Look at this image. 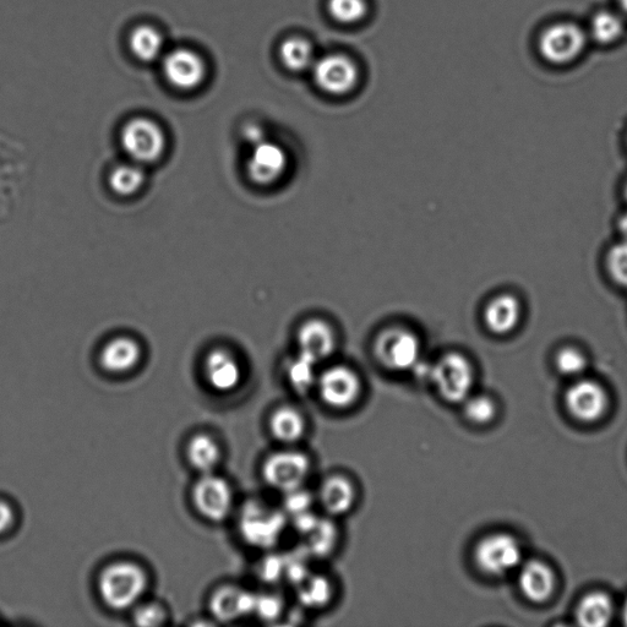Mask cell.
Segmentation results:
<instances>
[{
	"label": "cell",
	"mask_w": 627,
	"mask_h": 627,
	"mask_svg": "<svg viewBox=\"0 0 627 627\" xmlns=\"http://www.w3.org/2000/svg\"><path fill=\"white\" fill-rule=\"evenodd\" d=\"M307 538V547L310 553L326 555L334 549L337 541V531L330 521L318 520L312 530L304 534Z\"/></svg>",
	"instance_id": "f546056e"
},
{
	"label": "cell",
	"mask_w": 627,
	"mask_h": 627,
	"mask_svg": "<svg viewBox=\"0 0 627 627\" xmlns=\"http://www.w3.org/2000/svg\"><path fill=\"white\" fill-rule=\"evenodd\" d=\"M205 375L212 389L230 392L237 389L242 380V369L233 354L217 348L207 354Z\"/></svg>",
	"instance_id": "e0dca14e"
},
{
	"label": "cell",
	"mask_w": 627,
	"mask_h": 627,
	"mask_svg": "<svg viewBox=\"0 0 627 627\" xmlns=\"http://www.w3.org/2000/svg\"><path fill=\"white\" fill-rule=\"evenodd\" d=\"M623 21L615 14L609 12L598 13L591 24V32L594 40L603 45L612 43L623 34Z\"/></svg>",
	"instance_id": "1f68e13d"
},
{
	"label": "cell",
	"mask_w": 627,
	"mask_h": 627,
	"mask_svg": "<svg viewBox=\"0 0 627 627\" xmlns=\"http://www.w3.org/2000/svg\"><path fill=\"white\" fill-rule=\"evenodd\" d=\"M297 586L299 602L304 607L321 609L331 601L332 588L323 576L309 575Z\"/></svg>",
	"instance_id": "83f0119b"
},
{
	"label": "cell",
	"mask_w": 627,
	"mask_h": 627,
	"mask_svg": "<svg viewBox=\"0 0 627 627\" xmlns=\"http://www.w3.org/2000/svg\"><path fill=\"white\" fill-rule=\"evenodd\" d=\"M146 586L145 571L130 561L109 565L98 580V590L103 602L118 610L127 609L138 602Z\"/></svg>",
	"instance_id": "6da1fadb"
},
{
	"label": "cell",
	"mask_w": 627,
	"mask_h": 627,
	"mask_svg": "<svg viewBox=\"0 0 627 627\" xmlns=\"http://www.w3.org/2000/svg\"><path fill=\"white\" fill-rule=\"evenodd\" d=\"M378 361L394 372H407L421 361V342L413 332L391 327L378 336L374 345Z\"/></svg>",
	"instance_id": "5b68a950"
},
{
	"label": "cell",
	"mask_w": 627,
	"mask_h": 627,
	"mask_svg": "<svg viewBox=\"0 0 627 627\" xmlns=\"http://www.w3.org/2000/svg\"><path fill=\"white\" fill-rule=\"evenodd\" d=\"M327 10L331 18L342 25H356L367 18L368 0H329Z\"/></svg>",
	"instance_id": "f1b7e54d"
},
{
	"label": "cell",
	"mask_w": 627,
	"mask_h": 627,
	"mask_svg": "<svg viewBox=\"0 0 627 627\" xmlns=\"http://www.w3.org/2000/svg\"><path fill=\"white\" fill-rule=\"evenodd\" d=\"M310 473V461L298 451H281L271 455L263 466V477L271 488L291 493L303 488Z\"/></svg>",
	"instance_id": "ba28073f"
},
{
	"label": "cell",
	"mask_w": 627,
	"mask_h": 627,
	"mask_svg": "<svg viewBox=\"0 0 627 627\" xmlns=\"http://www.w3.org/2000/svg\"><path fill=\"white\" fill-rule=\"evenodd\" d=\"M312 496L305 493L303 488L293 490L286 494L285 509L288 515L293 517L305 514L312 507Z\"/></svg>",
	"instance_id": "d590c367"
},
{
	"label": "cell",
	"mask_w": 627,
	"mask_h": 627,
	"mask_svg": "<svg viewBox=\"0 0 627 627\" xmlns=\"http://www.w3.org/2000/svg\"><path fill=\"white\" fill-rule=\"evenodd\" d=\"M522 318V305L514 294L496 296L485 307L484 323L495 335H509L519 327Z\"/></svg>",
	"instance_id": "2e32d148"
},
{
	"label": "cell",
	"mask_w": 627,
	"mask_h": 627,
	"mask_svg": "<svg viewBox=\"0 0 627 627\" xmlns=\"http://www.w3.org/2000/svg\"><path fill=\"white\" fill-rule=\"evenodd\" d=\"M270 430L281 443H297L305 433V421L302 414L294 408L281 407L270 418Z\"/></svg>",
	"instance_id": "603a6c76"
},
{
	"label": "cell",
	"mask_w": 627,
	"mask_h": 627,
	"mask_svg": "<svg viewBox=\"0 0 627 627\" xmlns=\"http://www.w3.org/2000/svg\"><path fill=\"white\" fill-rule=\"evenodd\" d=\"M624 619H625V623L627 625V602H626L625 608H624Z\"/></svg>",
	"instance_id": "ee69618b"
},
{
	"label": "cell",
	"mask_w": 627,
	"mask_h": 627,
	"mask_svg": "<svg viewBox=\"0 0 627 627\" xmlns=\"http://www.w3.org/2000/svg\"><path fill=\"white\" fill-rule=\"evenodd\" d=\"M621 8H623L624 12L627 15V0H620Z\"/></svg>",
	"instance_id": "7bdbcfd3"
},
{
	"label": "cell",
	"mask_w": 627,
	"mask_h": 627,
	"mask_svg": "<svg viewBox=\"0 0 627 627\" xmlns=\"http://www.w3.org/2000/svg\"><path fill=\"white\" fill-rule=\"evenodd\" d=\"M244 138L249 141L253 146L263 143L264 133L258 125H249V127L244 129Z\"/></svg>",
	"instance_id": "60d3db41"
},
{
	"label": "cell",
	"mask_w": 627,
	"mask_h": 627,
	"mask_svg": "<svg viewBox=\"0 0 627 627\" xmlns=\"http://www.w3.org/2000/svg\"><path fill=\"white\" fill-rule=\"evenodd\" d=\"M256 596L241 588L227 586L211 598V612L220 621H232L254 613Z\"/></svg>",
	"instance_id": "ac0fdd59"
},
{
	"label": "cell",
	"mask_w": 627,
	"mask_h": 627,
	"mask_svg": "<svg viewBox=\"0 0 627 627\" xmlns=\"http://www.w3.org/2000/svg\"><path fill=\"white\" fill-rule=\"evenodd\" d=\"M122 146L135 163L151 165L165 154L166 135L151 119L134 118L122 130Z\"/></svg>",
	"instance_id": "277c9868"
},
{
	"label": "cell",
	"mask_w": 627,
	"mask_h": 627,
	"mask_svg": "<svg viewBox=\"0 0 627 627\" xmlns=\"http://www.w3.org/2000/svg\"><path fill=\"white\" fill-rule=\"evenodd\" d=\"M319 498L327 514L332 516L346 515L356 503V488L350 479L343 476H332L321 484Z\"/></svg>",
	"instance_id": "ffe728a7"
},
{
	"label": "cell",
	"mask_w": 627,
	"mask_h": 627,
	"mask_svg": "<svg viewBox=\"0 0 627 627\" xmlns=\"http://www.w3.org/2000/svg\"><path fill=\"white\" fill-rule=\"evenodd\" d=\"M520 586L522 592L531 601H547L552 596L555 587L553 571L542 561L532 560L522 567Z\"/></svg>",
	"instance_id": "44dd1931"
},
{
	"label": "cell",
	"mask_w": 627,
	"mask_h": 627,
	"mask_svg": "<svg viewBox=\"0 0 627 627\" xmlns=\"http://www.w3.org/2000/svg\"><path fill=\"white\" fill-rule=\"evenodd\" d=\"M315 367L316 364L303 357L302 354H298V357L288 364V380H290V384L298 394H305V392L310 390V387L315 385Z\"/></svg>",
	"instance_id": "4dcf8cb0"
},
{
	"label": "cell",
	"mask_w": 627,
	"mask_h": 627,
	"mask_svg": "<svg viewBox=\"0 0 627 627\" xmlns=\"http://www.w3.org/2000/svg\"><path fill=\"white\" fill-rule=\"evenodd\" d=\"M286 525L285 512L261 501H249L239 520L244 541L259 549L274 548L281 541Z\"/></svg>",
	"instance_id": "7a4b0ae2"
},
{
	"label": "cell",
	"mask_w": 627,
	"mask_h": 627,
	"mask_svg": "<svg viewBox=\"0 0 627 627\" xmlns=\"http://www.w3.org/2000/svg\"><path fill=\"white\" fill-rule=\"evenodd\" d=\"M146 174L139 163H129L113 169L109 176V187L119 196H133L143 189Z\"/></svg>",
	"instance_id": "484cf974"
},
{
	"label": "cell",
	"mask_w": 627,
	"mask_h": 627,
	"mask_svg": "<svg viewBox=\"0 0 627 627\" xmlns=\"http://www.w3.org/2000/svg\"><path fill=\"white\" fill-rule=\"evenodd\" d=\"M465 417L468 422L477 425H485L493 421L496 414V406L492 398L487 396L468 397L465 402Z\"/></svg>",
	"instance_id": "d6a6232c"
},
{
	"label": "cell",
	"mask_w": 627,
	"mask_h": 627,
	"mask_svg": "<svg viewBox=\"0 0 627 627\" xmlns=\"http://www.w3.org/2000/svg\"><path fill=\"white\" fill-rule=\"evenodd\" d=\"M566 406L579 421L594 422L603 416L607 408V394L594 381L582 380L567 391Z\"/></svg>",
	"instance_id": "5bb4252c"
},
{
	"label": "cell",
	"mask_w": 627,
	"mask_h": 627,
	"mask_svg": "<svg viewBox=\"0 0 627 627\" xmlns=\"http://www.w3.org/2000/svg\"><path fill=\"white\" fill-rule=\"evenodd\" d=\"M479 570L490 576H504L520 565L522 550L517 539L506 533L485 537L474 549Z\"/></svg>",
	"instance_id": "52a82bcc"
},
{
	"label": "cell",
	"mask_w": 627,
	"mask_h": 627,
	"mask_svg": "<svg viewBox=\"0 0 627 627\" xmlns=\"http://www.w3.org/2000/svg\"><path fill=\"white\" fill-rule=\"evenodd\" d=\"M190 463L200 472L209 473L214 470L220 461V447L209 435L200 434L194 436L188 446Z\"/></svg>",
	"instance_id": "4316f807"
},
{
	"label": "cell",
	"mask_w": 627,
	"mask_h": 627,
	"mask_svg": "<svg viewBox=\"0 0 627 627\" xmlns=\"http://www.w3.org/2000/svg\"><path fill=\"white\" fill-rule=\"evenodd\" d=\"M166 619L165 610L157 604L141 605L134 614L135 624L140 626L161 625Z\"/></svg>",
	"instance_id": "8d00e7d4"
},
{
	"label": "cell",
	"mask_w": 627,
	"mask_h": 627,
	"mask_svg": "<svg viewBox=\"0 0 627 627\" xmlns=\"http://www.w3.org/2000/svg\"><path fill=\"white\" fill-rule=\"evenodd\" d=\"M163 73L169 83L178 89L193 90L203 83L206 65L198 53L188 48H178L165 57Z\"/></svg>",
	"instance_id": "7c38bea8"
},
{
	"label": "cell",
	"mask_w": 627,
	"mask_h": 627,
	"mask_svg": "<svg viewBox=\"0 0 627 627\" xmlns=\"http://www.w3.org/2000/svg\"><path fill=\"white\" fill-rule=\"evenodd\" d=\"M316 384L321 400L335 410L352 407L362 394L361 379L354 370L345 365H336L325 370Z\"/></svg>",
	"instance_id": "9c48e42d"
},
{
	"label": "cell",
	"mask_w": 627,
	"mask_h": 627,
	"mask_svg": "<svg viewBox=\"0 0 627 627\" xmlns=\"http://www.w3.org/2000/svg\"><path fill=\"white\" fill-rule=\"evenodd\" d=\"M141 354V347L133 338L116 337L103 348L101 364L109 373H128L139 364Z\"/></svg>",
	"instance_id": "d6986e66"
},
{
	"label": "cell",
	"mask_w": 627,
	"mask_h": 627,
	"mask_svg": "<svg viewBox=\"0 0 627 627\" xmlns=\"http://www.w3.org/2000/svg\"><path fill=\"white\" fill-rule=\"evenodd\" d=\"M586 46V36L574 24H556L543 32L539 49L548 62L565 64L579 57Z\"/></svg>",
	"instance_id": "30bf717a"
},
{
	"label": "cell",
	"mask_w": 627,
	"mask_h": 627,
	"mask_svg": "<svg viewBox=\"0 0 627 627\" xmlns=\"http://www.w3.org/2000/svg\"><path fill=\"white\" fill-rule=\"evenodd\" d=\"M282 603L278 597L265 594V596H256L254 613L258 614L261 619H276L281 614Z\"/></svg>",
	"instance_id": "74e56055"
},
{
	"label": "cell",
	"mask_w": 627,
	"mask_h": 627,
	"mask_svg": "<svg viewBox=\"0 0 627 627\" xmlns=\"http://www.w3.org/2000/svg\"><path fill=\"white\" fill-rule=\"evenodd\" d=\"M14 523L12 506L0 500V534L7 532Z\"/></svg>",
	"instance_id": "ab89813d"
},
{
	"label": "cell",
	"mask_w": 627,
	"mask_h": 627,
	"mask_svg": "<svg viewBox=\"0 0 627 627\" xmlns=\"http://www.w3.org/2000/svg\"><path fill=\"white\" fill-rule=\"evenodd\" d=\"M283 574H285V561L277 558V556L267 558L264 563L260 565L261 579L267 582L280 580Z\"/></svg>",
	"instance_id": "f35d334b"
},
{
	"label": "cell",
	"mask_w": 627,
	"mask_h": 627,
	"mask_svg": "<svg viewBox=\"0 0 627 627\" xmlns=\"http://www.w3.org/2000/svg\"><path fill=\"white\" fill-rule=\"evenodd\" d=\"M429 381L444 401L462 403L471 395L474 370L463 354L450 352L432 365Z\"/></svg>",
	"instance_id": "3957f363"
},
{
	"label": "cell",
	"mask_w": 627,
	"mask_h": 627,
	"mask_svg": "<svg viewBox=\"0 0 627 627\" xmlns=\"http://www.w3.org/2000/svg\"><path fill=\"white\" fill-rule=\"evenodd\" d=\"M625 198H626V201H627V182H626V185H625Z\"/></svg>",
	"instance_id": "f6af8a7d"
},
{
	"label": "cell",
	"mask_w": 627,
	"mask_h": 627,
	"mask_svg": "<svg viewBox=\"0 0 627 627\" xmlns=\"http://www.w3.org/2000/svg\"><path fill=\"white\" fill-rule=\"evenodd\" d=\"M612 618L613 603L607 594L601 592L588 594L577 609V620L582 626H607Z\"/></svg>",
	"instance_id": "cb8c5ba5"
},
{
	"label": "cell",
	"mask_w": 627,
	"mask_h": 627,
	"mask_svg": "<svg viewBox=\"0 0 627 627\" xmlns=\"http://www.w3.org/2000/svg\"><path fill=\"white\" fill-rule=\"evenodd\" d=\"M288 157L281 146L263 141L253 146L247 163L248 176L259 185L274 184L285 174Z\"/></svg>",
	"instance_id": "4fadbf2b"
},
{
	"label": "cell",
	"mask_w": 627,
	"mask_h": 627,
	"mask_svg": "<svg viewBox=\"0 0 627 627\" xmlns=\"http://www.w3.org/2000/svg\"><path fill=\"white\" fill-rule=\"evenodd\" d=\"M587 359L585 354L575 347H565L556 356V368L566 376H577L585 372Z\"/></svg>",
	"instance_id": "e575fe53"
},
{
	"label": "cell",
	"mask_w": 627,
	"mask_h": 627,
	"mask_svg": "<svg viewBox=\"0 0 627 627\" xmlns=\"http://www.w3.org/2000/svg\"><path fill=\"white\" fill-rule=\"evenodd\" d=\"M619 231L621 233V236H623L624 241H627V212H625V214L620 217Z\"/></svg>",
	"instance_id": "b9f144b4"
},
{
	"label": "cell",
	"mask_w": 627,
	"mask_h": 627,
	"mask_svg": "<svg viewBox=\"0 0 627 627\" xmlns=\"http://www.w3.org/2000/svg\"><path fill=\"white\" fill-rule=\"evenodd\" d=\"M310 70L316 86L331 96L351 94L361 80L358 64L342 53L326 54L316 58Z\"/></svg>",
	"instance_id": "8992f818"
},
{
	"label": "cell",
	"mask_w": 627,
	"mask_h": 627,
	"mask_svg": "<svg viewBox=\"0 0 627 627\" xmlns=\"http://www.w3.org/2000/svg\"><path fill=\"white\" fill-rule=\"evenodd\" d=\"M129 43L136 58L147 63L155 62L165 47L160 31L149 25L136 27L130 36Z\"/></svg>",
	"instance_id": "d4e9b609"
},
{
	"label": "cell",
	"mask_w": 627,
	"mask_h": 627,
	"mask_svg": "<svg viewBox=\"0 0 627 627\" xmlns=\"http://www.w3.org/2000/svg\"><path fill=\"white\" fill-rule=\"evenodd\" d=\"M607 270L616 285L627 288V241L624 239L609 249Z\"/></svg>",
	"instance_id": "836d02e7"
},
{
	"label": "cell",
	"mask_w": 627,
	"mask_h": 627,
	"mask_svg": "<svg viewBox=\"0 0 627 627\" xmlns=\"http://www.w3.org/2000/svg\"><path fill=\"white\" fill-rule=\"evenodd\" d=\"M280 59L285 68L294 73L307 72L316 61L315 49L307 38L293 36L281 43Z\"/></svg>",
	"instance_id": "7402d4cb"
},
{
	"label": "cell",
	"mask_w": 627,
	"mask_h": 627,
	"mask_svg": "<svg viewBox=\"0 0 627 627\" xmlns=\"http://www.w3.org/2000/svg\"><path fill=\"white\" fill-rule=\"evenodd\" d=\"M193 496L196 507L206 519L222 521L230 514L233 504L232 489L221 477L206 474L196 483Z\"/></svg>",
	"instance_id": "8fae6325"
},
{
	"label": "cell",
	"mask_w": 627,
	"mask_h": 627,
	"mask_svg": "<svg viewBox=\"0 0 627 627\" xmlns=\"http://www.w3.org/2000/svg\"><path fill=\"white\" fill-rule=\"evenodd\" d=\"M298 346L299 354L318 364L334 353L336 347L335 332L323 320H309L299 329Z\"/></svg>",
	"instance_id": "9a60e30c"
}]
</instances>
